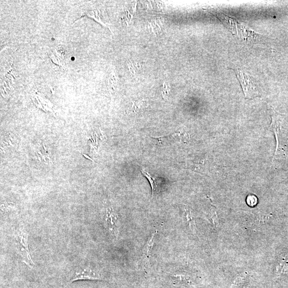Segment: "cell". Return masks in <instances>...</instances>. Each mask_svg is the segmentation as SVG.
<instances>
[{"label":"cell","instance_id":"cell-16","mask_svg":"<svg viewBox=\"0 0 288 288\" xmlns=\"http://www.w3.org/2000/svg\"><path fill=\"white\" fill-rule=\"evenodd\" d=\"M170 92V88L167 84H164L163 91H162V96L165 99L168 97Z\"/></svg>","mask_w":288,"mask_h":288},{"label":"cell","instance_id":"cell-4","mask_svg":"<svg viewBox=\"0 0 288 288\" xmlns=\"http://www.w3.org/2000/svg\"><path fill=\"white\" fill-rule=\"evenodd\" d=\"M271 115L272 118L271 127L272 130H273L276 139L277 145L275 151V153H276L277 151L280 149V146L281 147L282 146V136L281 135V132L280 130L284 117H283L281 114L277 113L273 108H271Z\"/></svg>","mask_w":288,"mask_h":288},{"label":"cell","instance_id":"cell-5","mask_svg":"<svg viewBox=\"0 0 288 288\" xmlns=\"http://www.w3.org/2000/svg\"><path fill=\"white\" fill-rule=\"evenodd\" d=\"M87 16L93 19L96 22L102 24L105 27L108 28L111 31L109 28L110 22L107 16V15L104 8H96L89 10L85 14L82 15V17Z\"/></svg>","mask_w":288,"mask_h":288},{"label":"cell","instance_id":"cell-9","mask_svg":"<svg viewBox=\"0 0 288 288\" xmlns=\"http://www.w3.org/2000/svg\"><path fill=\"white\" fill-rule=\"evenodd\" d=\"M141 174L148 180L152 188V197H153L159 193L161 186V179L157 177L145 169H141Z\"/></svg>","mask_w":288,"mask_h":288},{"label":"cell","instance_id":"cell-2","mask_svg":"<svg viewBox=\"0 0 288 288\" xmlns=\"http://www.w3.org/2000/svg\"><path fill=\"white\" fill-rule=\"evenodd\" d=\"M243 88L245 98L253 99L260 97L261 95L255 81L248 75L240 69L233 70Z\"/></svg>","mask_w":288,"mask_h":288},{"label":"cell","instance_id":"cell-18","mask_svg":"<svg viewBox=\"0 0 288 288\" xmlns=\"http://www.w3.org/2000/svg\"><path fill=\"white\" fill-rule=\"evenodd\" d=\"M82 155H83L84 156H85V158H87V159H90V160H91V161H92V162H95V161H93V160H92L91 158H90V157H89V156H88V155H87L86 154H83V153H82Z\"/></svg>","mask_w":288,"mask_h":288},{"label":"cell","instance_id":"cell-14","mask_svg":"<svg viewBox=\"0 0 288 288\" xmlns=\"http://www.w3.org/2000/svg\"><path fill=\"white\" fill-rule=\"evenodd\" d=\"M209 216L212 219L214 226L216 228L219 227V220L217 216V211L215 208L212 206L209 211Z\"/></svg>","mask_w":288,"mask_h":288},{"label":"cell","instance_id":"cell-13","mask_svg":"<svg viewBox=\"0 0 288 288\" xmlns=\"http://www.w3.org/2000/svg\"><path fill=\"white\" fill-rule=\"evenodd\" d=\"M186 135L184 133L181 132L173 133L169 136H161L159 137L160 138H166L168 140H176V141H182L185 138Z\"/></svg>","mask_w":288,"mask_h":288},{"label":"cell","instance_id":"cell-15","mask_svg":"<svg viewBox=\"0 0 288 288\" xmlns=\"http://www.w3.org/2000/svg\"><path fill=\"white\" fill-rule=\"evenodd\" d=\"M150 24L152 28V31L154 33H157L160 32V25L159 23H158V22H157V21L156 22V21H154V22H152Z\"/></svg>","mask_w":288,"mask_h":288},{"label":"cell","instance_id":"cell-8","mask_svg":"<svg viewBox=\"0 0 288 288\" xmlns=\"http://www.w3.org/2000/svg\"><path fill=\"white\" fill-rule=\"evenodd\" d=\"M157 233H158V232L155 231L152 234L143 249L142 255H141V260H142L144 265H146L149 264L152 250L153 247L155 238Z\"/></svg>","mask_w":288,"mask_h":288},{"label":"cell","instance_id":"cell-3","mask_svg":"<svg viewBox=\"0 0 288 288\" xmlns=\"http://www.w3.org/2000/svg\"><path fill=\"white\" fill-rule=\"evenodd\" d=\"M18 254L22 261L30 268H33L34 263L31 258L28 245V234L20 230L15 238Z\"/></svg>","mask_w":288,"mask_h":288},{"label":"cell","instance_id":"cell-10","mask_svg":"<svg viewBox=\"0 0 288 288\" xmlns=\"http://www.w3.org/2000/svg\"><path fill=\"white\" fill-rule=\"evenodd\" d=\"M148 106V102L145 99L135 101L132 103L130 107V112L135 115H139L144 113Z\"/></svg>","mask_w":288,"mask_h":288},{"label":"cell","instance_id":"cell-11","mask_svg":"<svg viewBox=\"0 0 288 288\" xmlns=\"http://www.w3.org/2000/svg\"><path fill=\"white\" fill-rule=\"evenodd\" d=\"M185 216L191 232L194 235H198V230L195 221V217L191 211L188 209H185Z\"/></svg>","mask_w":288,"mask_h":288},{"label":"cell","instance_id":"cell-1","mask_svg":"<svg viewBox=\"0 0 288 288\" xmlns=\"http://www.w3.org/2000/svg\"><path fill=\"white\" fill-rule=\"evenodd\" d=\"M102 222L110 237L113 241H117L121 228V222L117 212L112 208H106L103 214Z\"/></svg>","mask_w":288,"mask_h":288},{"label":"cell","instance_id":"cell-7","mask_svg":"<svg viewBox=\"0 0 288 288\" xmlns=\"http://www.w3.org/2000/svg\"><path fill=\"white\" fill-rule=\"evenodd\" d=\"M81 280H101L102 277L91 269H85L80 272H77L72 277L71 282Z\"/></svg>","mask_w":288,"mask_h":288},{"label":"cell","instance_id":"cell-6","mask_svg":"<svg viewBox=\"0 0 288 288\" xmlns=\"http://www.w3.org/2000/svg\"><path fill=\"white\" fill-rule=\"evenodd\" d=\"M65 55L64 49L61 46L59 45L51 51L49 56L54 63L66 68L67 66V62Z\"/></svg>","mask_w":288,"mask_h":288},{"label":"cell","instance_id":"cell-17","mask_svg":"<svg viewBox=\"0 0 288 288\" xmlns=\"http://www.w3.org/2000/svg\"><path fill=\"white\" fill-rule=\"evenodd\" d=\"M247 202L250 206H254L258 202V198L254 196H250L248 197Z\"/></svg>","mask_w":288,"mask_h":288},{"label":"cell","instance_id":"cell-12","mask_svg":"<svg viewBox=\"0 0 288 288\" xmlns=\"http://www.w3.org/2000/svg\"><path fill=\"white\" fill-rule=\"evenodd\" d=\"M118 83V77L117 73L113 71L108 76L107 85L109 90L113 91L117 88Z\"/></svg>","mask_w":288,"mask_h":288}]
</instances>
